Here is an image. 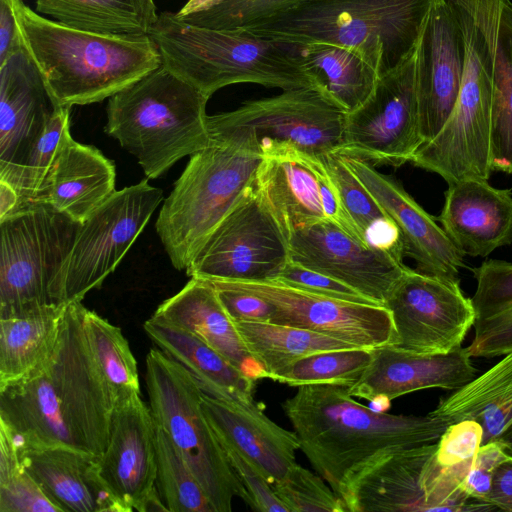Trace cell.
Instances as JSON below:
<instances>
[{"label": "cell", "mask_w": 512, "mask_h": 512, "mask_svg": "<svg viewBox=\"0 0 512 512\" xmlns=\"http://www.w3.org/2000/svg\"><path fill=\"white\" fill-rule=\"evenodd\" d=\"M84 308L67 305L50 359L0 389V423L21 453L65 446L101 456L109 444L116 405L86 340Z\"/></svg>", "instance_id": "cell-1"}, {"label": "cell", "mask_w": 512, "mask_h": 512, "mask_svg": "<svg viewBox=\"0 0 512 512\" xmlns=\"http://www.w3.org/2000/svg\"><path fill=\"white\" fill-rule=\"evenodd\" d=\"M313 469L341 496L349 478L379 454L435 443L447 424L364 406L340 385H305L282 403Z\"/></svg>", "instance_id": "cell-2"}, {"label": "cell", "mask_w": 512, "mask_h": 512, "mask_svg": "<svg viewBox=\"0 0 512 512\" xmlns=\"http://www.w3.org/2000/svg\"><path fill=\"white\" fill-rule=\"evenodd\" d=\"M21 43L55 107L110 98L162 65L150 36H109L71 28L11 0Z\"/></svg>", "instance_id": "cell-3"}, {"label": "cell", "mask_w": 512, "mask_h": 512, "mask_svg": "<svg viewBox=\"0 0 512 512\" xmlns=\"http://www.w3.org/2000/svg\"><path fill=\"white\" fill-rule=\"evenodd\" d=\"M432 0H310L237 29L288 45L323 42L356 51L383 76L409 58Z\"/></svg>", "instance_id": "cell-4"}, {"label": "cell", "mask_w": 512, "mask_h": 512, "mask_svg": "<svg viewBox=\"0 0 512 512\" xmlns=\"http://www.w3.org/2000/svg\"><path fill=\"white\" fill-rule=\"evenodd\" d=\"M150 38L162 64L207 97L232 84L254 83L283 91L317 87L293 45L242 30H218L162 12Z\"/></svg>", "instance_id": "cell-5"}, {"label": "cell", "mask_w": 512, "mask_h": 512, "mask_svg": "<svg viewBox=\"0 0 512 512\" xmlns=\"http://www.w3.org/2000/svg\"><path fill=\"white\" fill-rule=\"evenodd\" d=\"M108 99L105 132L137 158L148 178L208 143L209 97L163 64Z\"/></svg>", "instance_id": "cell-6"}, {"label": "cell", "mask_w": 512, "mask_h": 512, "mask_svg": "<svg viewBox=\"0 0 512 512\" xmlns=\"http://www.w3.org/2000/svg\"><path fill=\"white\" fill-rule=\"evenodd\" d=\"M165 199L156 231L177 270H186L217 225L254 184L262 156L208 130Z\"/></svg>", "instance_id": "cell-7"}, {"label": "cell", "mask_w": 512, "mask_h": 512, "mask_svg": "<svg viewBox=\"0 0 512 512\" xmlns=\"http://www.w3.org/2000/svg\"><path fill=\"white\" fill-rule=\"evenodd\" d=\"M149 408L155 424L171 438L205 491L215 512H230L246 490L231 467L201 407L202 390L188 371L158 348L145 364Z\"/></svg>", "instance_id": "cell-8"}, {"label": "cell", "mask_w": 512, "mask_h": 512, "mask_svg": "<svg viewBox=\"0 0 512 512\" xmlns=\"http://www.w3.org/2000/svg\"><path fill=\"white\" fill-rule=\"evenodd\" d=\"M437 442L394 449L370 460L347 481L340 498L349 512L484 511L461 482L473 461L452 467L436 459Z\"/></svg>", "instance_id": "cell-9"}, {"label": "cell", "mask_w": 512, "mask_h": 512, "mask_svg": "<svg viewBox=\"0 0 512 512\" xmlns=\"http://www.w3.org/2000/svg\"><path fill=\"white\" fill-rule=\"evenodd\" d=\"M347 113L319 88L285 90L208 115V130L261 155L292 148L313 156L339 152Z\"/></svg>", "instance_id": "cell-10"}, {"label": "cell", "mask_w": 512, "mask_h": 512, "mask_svg": "<svg viewBox=\"0 0 512 512\" xmlns=\"http://www.w3.org/2000/svg\"><path fill=\"white\" fill-rule=\"evenodd\" d=\"M452 6L464 38L465 58L459 94L445 125L435 138L421 145L410 162L451 183L464 178L488 180L492 84L484 43L468 11Z\"/></svg>", "instance_id": "cell-11"}, {"label": "cell", "mask_w": 512, "mask_h": 512, "mask_svg": "<svg viewBox=\"0 0 512 512\" xmlns=\"http://www.w3.org/2000/svg\"><path fill=\"white\" fill-rule=\"evenodd\" d=\"M80 224L46 202H20L0 218V317L52 304Z\"/></svg>", "instance_id": "cell-12"}, {"label": "cell", "mask_w": 512, "mask_h": 512, "mask_svg": "<svg viewBox=\"0 0 512 512\" xmlns=\"http://www.w3.org/2000/svg\"><path fill=\"white\" fill-rule=\"evenodd\" d=\"M163 200L147 180L116 191L77 231L72 248L50 288L54 305L82 302L101 287Z\"/></svg>", "instance_id": "cell-13"}, {"label": "cell", "mask_w": 512, "mask_h": 512, "mask_svg": "<svg viewBox=\"0 0 512 512\" xmlns=\"http://www.w3.org/2000/svg\"><path fill=\"white\" fill-rule=\"evenodd\" d=\"M289 261L288 239L253 184L205 240L186 274L209 280L270 281Z\"/></svg>", "instance_id": "cell-14"}, {"label": "cell", "mask_w": 512, "mask_h": 512, "mask_svg": "<svg viewBox=\"0 0 512 512\" xmlns=\"http://www.w3.org/2000/svg\"><path fill=\"white\" fill-rule=\"evenodd\" d=\"M416 50L381 76L369 98L346 116L338 153L374 165L399 167L423 144L416 94Z\"/></svg>", "instance_id": "cell-15"}, {"label": "cell", "mask_w": 512, "mask_h": 512, "mask_svg": "<svg viewBox=\"0 0 512 512\" xmlns=\"http://www.w3.org/2000/svg\"><path fill=\"white\" fill-rule=\"evenodd\" d=\"M392 316L395 346L419 353H448L475 321L471 298L459 284L405 267L384 302Z\"/></svg>", "instance_id": "cell-16"}, {"label": "cell", "mask_w": 512, "mask_h": 512, "mask_svg": "<svg viewBox=\"0 0 512 512\" xmlns=\"http://www.w3.org/2000/svg\"><path fill=\"white\" fill-rule=\"evenodd\" d=\"M227 282L270 303V322L317 332L360 348L397 342L391 313L384 306L333 299L275 280Z\"/></svg>", "instance_id": "cell-17"}, {"label": "cell", "mask_w": 512, "mask_h": 512, "mask_svg": "<svg viewBox=\"0 0 512 512\" xmlns=\"http://www.w3.org/2000/svg\"><path fill=\"white\" fill-rule=\"evenodd\" d=\"M288 243L290 261L344 283L381 306L406 267L329 220L293 232Z\"/></svg>", "instance_id": "cell-18"}, {"label": "cell", "mask_w": 512, "mask_h": 512, "mask_svg": "<svg viewBox=\"0 0 512 512\" xmlns=\"http://www.w3.org/2000/svg\"><path fill=\"white\" fill-rule=\"evenodd\" d=\"M464 58L463 33L452 6L447 0H432L416 47V94L423 144L437 136L453 111Z\"/></svg>", "instance_id": "cell-19"}, {"label": "cell", "mask_w": 512, "mask_h": 512, "mask_svg": "<svg viewBox=\"0 0 512 512\" xmlns=\"http://www.w3.org/2000/svg\"><path fill=\"white\" fill-rule=\"evenodd\" d=\"M99 467L128 512L166 511L156 489L155 422L140 395L116 407Z\"/></svg>", "instance_id": "cell-20"}, {"label": "cell", "mask_w": 512, "mask_h": 512, "mask_svg": "<svg viewBox=\"0 0 512 512\" xmlns=\"http://www.w3.org/2000/svg\"><path fill=\"white\" fill-rule=\"evenodd\" d=\"M343 158L397 226L404 255L416 262L417 270L450 283L460 284L459 272L465 266V255L436 220L399 182L381 174L372 164L347 155H343Z\"/></svg>", "instance_id": "cell-21"}, {"label": "cell", "mask_w": 512, "mask_h": 512, "mask_svg": "<svg viewBox=\"0 0 512 512\" xmlns=\"http://www.w3.org/2000/svg\"><path fill=\"white\" fill-rule=\"evenodd\" d=\"M475 375L467 347L433 354L384 345L373 349L370 364L348 391L384 411L402 395L434 387L456 390Z\"/></svg>", "instance_id": "cell-22"}, {"label": "cell", "mask_w": 512, "mask_h": 512, "mask_svg": "<svg viewBox=\"0 0 512 512\" xmlns=\"http://www.w3.org/2000/svg\"><path fill=\"white\" fill-rule=\"evenodd\" d=\"M333 182L320 157L283 148L265 154L254 188L284 235L327 220L324 196Z\"/></svg>", "instance_id": "cell-23"}, {"label": "cell", "mask_w": 512, "mask_h": 512, "mask_svg": "<svg viewBox=\"0 0 512 512\" xmlns=\"http://www.w3.org/2000/svg\"><path fill=\"white\" fill-rule=\"evenodd\" d=\"M55 108L22 45L0 64V180L24 163Z\"/></svg>", "instance_id": "cell-24"}, {"label": "cell", "mask_w": 512, "mask_h": 512, "mask_svg": "<svg viewBox=\"0 0 512 512\" xmlns=\"http://www.w3.org/2000/svg\"><path fill=\"white\" fill-rule=\"evenodd\" d=\"M201 407L219 443L237 451L270 485L296 463V432L272 421L261 404L226 402L202 393Z\"/></svg>", "instance_id": "cell-25"}, {"label": "cell", "mask_w": 512, "mask_h": 512, "mask_svg": "<svg viewBox=\"0 0 512 512\" xmlns=\"http://www.w3.org/2000/svg\"><path fill=\"white\" fill-rule=\"evenodd\" d=\"M438 216L441 227L464 254L486 257L512 242V189L491 186L486 179L448 183Z\"/></svg>", "instance_id": "cell-26"}, {"label": "cell", "mask_w": 512, "mask_h": 512, "mask_svg": "<svg viewBox=\"0 0 512 512\" xmlns=\"http://www.w3.org/2000/svg\"><path fill=\"white\" fill-rule=\"evenodd\" d=\"M470 14L490 67V167L512 174V1L455 0Z\"/></svg>", "instance_id": "cell-27"}, {"label": "cell", "mask_w": 512, "mask_h": 512, "mask_svg": "<svg viewBox=\"0 0 512 512\" xmlns=\"http://www.w3.org/2000/svg\"><path fill=\"white\" fill-rule=\"evenodd\" d=\"M21 456L25 469L61 512H128L104 481L99 456L65 446Z\"/></svg>", "instance_id": "cell-28"}, {"label": "cell", "mask_w": 512, "mask_h": 512, "mask_svg": "<svg viewBox=\"0 0 512 512\" xmlns=\"http://www.w3.org/2000/svg\"><path fill=\"white\" fill-rule=\"evenodd\" d=\"M152 316L193 334L249 378H268L267 371L247 350L207 279L191 278L178 293L160 304Z\"/></svg>", "instance_id": "cell-29"}, {"label": "cell", "mask_w": 512, "mask_h": 512, "mask_svg": "<svg viewBox=\"0 0 512 512\" xmlns=\"http://www.w3.org/2000/svg\"><path fill=\"white\" fill-rule=\"evenodd\" d=\"M115 166L97 148L67 136L45 183L40 202L83 222L115 189Z\"/></svg>", "instance_id": "cell-30"}, {"label": "cell", "mask_w": 512, "mask_h": 512, "mask_svg": "<svg viewBox=\"0 0 512 512\" xmlns=\"http://www.w3.org/2000/svg\"><path fill=\"white\" fill-rule=\"evenodd\" d=\"M143 327L156 347L185 368L204 394L226 402L254 401L256 381L205 342L153 316Z\"/></svg>", "instance_id": "cell-31"}, {"label": "cell", "mask_w": 512, "mask_h": 512, "mask_svg": "<svg viewBox=\"0 0 512 512\" xmlns=\"http://www.w3.org/2000/svg\"><path fill=\"white\" fill-rule=\"evenodd\" d=\"M66 307L46 304L0 317V389L28 377L50 359Z\"/></svg>", "instance_id": "cell-32"}, {"label": "cell", "mask_w": 512, "mask_h": 512, "mask_svg": "<svg viewBox=\"0 0 512 512\" xmlns=\"http://www.w3.org/2000/svg\"><path fill=\"white\" fill-rule=\"evenodd\" d=\"M477 286L471 357L493 358L512 352V263L489 259L472 269Z\"/></svg>", "instance_id": "cell-33"}, {"label": "cell", "mask_w": 512, "mask_h": 512, "mask_svg": "<svg viewBox=\"0 0 512 512\" xmlns=\"http://www.w3.org/2000/svg\"><path fill=\"white\" fill-rule=\"evenodd\" d=\"M293 46L317 87L347 114L369 98L380 78L349 48L323 42Z\"/></svg>", "instance_id": "cell-34"}, {"label": "cell", "mask_w": 512, "mask_h": 512, "mask_svg": "<svg viewBox=\"0 0 512 512\" xmlns=\"http://www.w3.org/2000/svg\"><path fill=\"white\" fill-rule=\"evenodd\" d=\"M38 13L78 30L109 36L150 35L154 0H36Z\"/></svg>", "instance_id": "cell-35"}, {"label": "cell", "mask_w": 512, "mask_h": 512, "mask_svg": "<svg viewBox=\"0 0 512 512\" xmlns=\"http://www.w3.org/2000/svg\"><path fill=\"white\" fill-rule=\"evenodd\" d=\"M319 157L360 241L368 247L384 250L402 262L405 255L397 226L348 167L343 155L332 152Z\"/></svg>", "instance_id": "cell-36"}, {"label": "cell", "mask_w": 512, "mask_h": 512, "mask_svg": "<svg viewBox=\"0 0 512 512\" xmlns=\"http://www.w3.org/2000/svg\"><path fill=\"white\" fill-rule=\"evenodd\" d=\"M234 324L247 350L267 371L268 379L308 355L357 348L317 332L270 321H236Z\"/></svg>", "instance_id": "cell-37"}, {"label": "cell", "mask_w": 512, "mask_h": 512, "mask_svg": "<svg viewBox=\"0 0 512 512\" xmlns=\"http://www.w3.org/2000/svg\"><path fill=\"white\" fill-rule=\"evenodd\" d=\"M83 328L90 352L116 407L140 395L137 362L121 329L86 307Z\"/></svg>", "instance_id": "cell-38"}, {"label": "cell", "mask_w": 512, "mask_h": 512, "mask_svg": "<svg viewBox=\"0 0 512 512\" xmlns=\"http://www.w3.org/2000/svg\"><path fill=\"white\" fill-rule=\"evenodd\" d=\"M156 489L166 511L215 512L169 435L155 424Z\"/></svg>", "instance_id": "cell-39"}, {"label": "cell", "mask_w": 512, "mask_h": 512, "mask_svg": "<svg viewBox=\"0 0 512 512\" xmlns=\"http://www.w3.org/2000/svg\"><path fill=\"white\" fill-rule=\"evenodd\" d=\"M373 349L351 348L314 353L292 363L271 380L291 387L340 385L351 387L370 364Z\"/></svg>", "instance_id": "cell-40"}, {"label": "cell", "mask_w": 512, "mask_h": 512, "mask_svg": "<svg viewBox=\"0 0 512 512\" xmlns=\"http://www.w3.org/2000/svg\"><path fill=\"white\" fill-rule=\"evenodd\" d=\"M512 385V352L441 400L430 414L447 425L462 420L479 422Z\"/></svg>", "instance_id": "cell-41"}, {"label": "cell", "mask_w": 512, "mask_h": 512, "mask_svg": "<svg viewBox=\"0 0 512 512\" xmlns=\"http://www.w3.org/2000/svg\"><path fill=\"white\" fill-rule=\"evenodd\" d=\"M68 135L70 108L56 107L24 163L8 179L0 180L16 190L18 203L40 202L47 178Z\"/></svg>", "instance_id": "cell-42"}, {"label": "cell", "mask_w": 512, "mask_h": 512, "mask_svg": "<svg viewBox=\"0 0 512 512\" xmlns=\"http://www.w3.org/2000/svg\"><path fill=\"white\" fill-rule=\"evenodd\" d=\"M271 487L288 512H346L328 483L297 463Z\"/></svg>", "instance_id": "cell-43"}, {"label": "cell", "mask_w": 512, "mask_h": 512, "mask_svg": "<svg viewBox=\"0 0 512 512\" xmlns=\"http://www.w3.org/2000/svg\"><path fill=\"white\" fill-rule=\"evenodd\" d=\"M310 0H225L206 11L175 17L186 24L218 30L252 26Z\"/></svg>", "instance_id": "cell-44"}, {"label": "cell", "mask_w": 512, "mask_h": 512, "mask_svg": "<svg viewBox=\"0 0 512 512\" xmlns=\"http://www.w3.org/2000/svg\"><path fill=\"white\" fill-rule=\"evenodd\" d=\"M285 285L313 294L347 302L379 305L355 289L329 276L289 261L275 279ZM381 306V305H380Z\"/></svg>", "instance_id": "cell-45"}, {"label": "cell", "mask_w": 512, "mask_h": 512, "mask_svg": "<svg viewBox=\"0 0 512 512\" xmlns=\"http://www.w3.org/2000/svg\"><path fill=\"white\" fill-rule=\"evenodd\" d=\"M483 441V428L475 420H462L447 426L437 441L436 459L444 467L471 462Z\"/></svg>", "instance_id": "cell-46"}, {"label": "cell", "mask_w": 512, "mask_h": 512, "mask_svg": "<svg viewBox=\"0 0 512 512\" xmlns=\"http://www.w3.org/2000/svg\"><path fill=\"white\" fill-rule=\"evenodd\" d=\"M0 512H61L24 469L0 484Z\"/></svg>", "instance_id": "cell-47"}, {"label": "cell", "mask_w": 512, "mask_h": 512, "mask_svg": "<svg viewBox=\"0 0 512 512\" xmlns=\"http://www.w3.org/2000/svg\"><path fill=\"white\" fill-rule=\"evenodd\" d=\"M221 446L246 490L248 497L246 504L251 509L260 512H288L275 495L269 482L252 464L230 446Z\"/></svg>", "instance_id": "cell-48"}, {"label": "cell", "mask_w": 512, "mask_h": 512, "mask_svg": "<svg viewBox=\"0 0 512 512\" xmlns=\"http://www.w3.org/2000/svg\"><path fill=\"white\" fill-rule=\"evenodd\" d=\"M507 457L498 441L482 445L461 482L463 492L472 499L487 503L494 471Z\"/></svg>", "instance_id": "cell-49"}, {"label": "cell", "mask_w": 512, "mask_h": 512, "mask_svg": "<svg viewBox=\"0 0 512 512\" xmlns=\"http://www.w3.org/2000/svg\"><path fill=\"white\" fill-rule=\"evenodd\" d=\"M223 308L236 321H270L273 307L252 293L239 289L224 280H209Z\"/></svg>", "instance_id": "cell-50"}, {"label": "cell", "mask_w": 512, "mask_h": 512, "mask_svg": "<svg viewBox=\"0 0 512 512\" xmlns=\"http://www.w3.org/2000/svg\"><path fill=\"white\" fill-rule=\"evenodd\" d=\"M483 428L482 445L498 441L512 425V385L504 392L494 407L479 421Z\"/></svg>", "instance_id": "cell-51"}, {"label": "cell", "mask_w": 512, "mask_h": 512, "mask_svg": "<svg viewBox=\"0 0 512 512\" xmlns=\"http://www.w3.org/2000/svg\"><path fill=\"white\" fill-rule=\"evenodd\" d=\"M487 503L512 512V457L508 456L496 467Z\"/></svg>", "instance_id": "cell-52"}, {"label": "cell", "mask_w": 512, "mask_h": 512, "mask_svg": "<svg viewBox=\"0 0 512 512\" xmlns=\"http://www.w3.org/2000/svg\"><path fill=\"white\" fill-rule=\"evenodd\" d=\"M0 484L25 469L21 451L8 428L0 423Z\"/></svg>", "instance_id": "cell-53"}, {"label": "cell", "mask_w": 512, "mask_h": 512, "mask_svg": "<svg viewBox=\"0 0 512 512\" xmlns=\"http://www.w3.org/2000/svg\"><path fill=\"white\" fill-rule=\"evenodd\" d=\"M22 46L11 0H0V64Z\"/></svg>", "instance_id": "cell-54"}, {"label": "cell", "mask_w": 512, "mask_h": 512, "mask_svg": "<svg viewBox=\"0 0 512 512\" xmlns=\"http://www.w3.org/2000/svg\"><path fill=\"white\" fill-rule=\"evenodd\" d=\"M19 202L16 190L8 183L0 181V218L14 210Z\"/></svg>", "instance_id": "cell-55"}, {"label": "cell", "mask_w": 512, "mask_h": 512, "mask_svg": "<svg viewBox=\"0 0 512 512\" xmlns=\"http://www.w3.org/2000/svg\"><path fill=\"white\" fill-rule=\"evenodd\" d=\"M225 0H188L187 3L175 13L177 16H186L211 9Z\"/></svg>", "instance_id": "cell-56"}, {"label": "cell", "mask_w": 512, "mask_h": 512, "mask_svg": "<svg viewBox=\"0 0 512 512\" xmlns=\"http://www.w3.org/2000/svg\"><path fill=\"white\" fill-rule=\"evenodd\" d=\"M498 442L501 444L504 452L512 457V425L503 433Z\"/></svg>", "instance_id": "cell-57"}]
</instances>
